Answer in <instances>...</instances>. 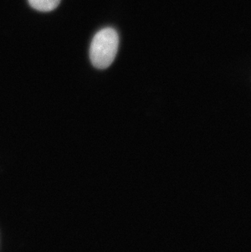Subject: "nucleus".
<instances>
[{
    "instance_id": "1",
    "label": "nucleus",
    "mask_w": 251,
    "mask_h": 252,
    "mask_svg": "<svg viewBox=\"0 0 251 252\" xmlns=\"http://www.w3.org/2000/svg\"><path fill=\"white\" fill-rule=\"evenodd\" d=\"M119 33L114 28L106 27L95 33L91 43L90 60L97 69L111 65L119 50Z\"/></svg>"
},
{
    "instance_id": "2",
    "label": "nucleus",
    "mask_w": 251,
    "mask_h": 252,
    "mask_svg": "<svg viewBox=\"0 0 251 252\" xmlns=\"http://www.w3.org/2000/svg\"><path fill=\"white\" fill-rule=\"evenodd\" d=\"M28 2L33 9L48 12L56 9L59 6L61 0H28Z\"/></svg>"
}]
</instances>
